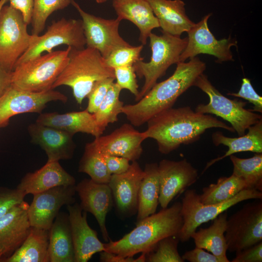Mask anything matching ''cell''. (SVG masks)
I'll use <instances>...</instances> for the list:
<instances>
[{"label":"cell","instance_id":"obj_1","mask_svg":"<svg viewBox=\"0 0 262 262\" xmlns=\"http://www.w3.org/2000/svg\"><path fill=\"white\" fill-rule=\"evenodd\" d=\"M143 131L146 139L157 144L159 151L168 154L181 145L197 141L207 130L221 128L234 132V129L209 114L194 111L189 106L170 108L151 118Z\"/></svg>","mask_w":262,"mask_h":262},{"label":"cell","instance_id":"obj_2","mask_svg":"<svg viewBox=\"0 0 262 262\" xmlns=\"http://www.w3.org/2000/svg\"><path fill=\"white\" fill-rule=\"evenodd\" d=\"M206 67V64L197 57L177 63L170 77L157 82L137 103L124 105L122 113L133 126L144 125L157 114L173 107L180 96L194 86Z\"/></svg>","mask_w":262,"mask_h":262},{"label":"cell","instance_id":"obj_3","mask_svg":"<svg viewBox=\"0 0 262 262\" xmlns=\"http://www.w3.org/2000/svg\"><path fill=\"white\" fill-rule=\"evenodd\" d=\"M183 224L181 203L176 202L137 222L135 228L119 240L104 243V249L125 257L147 254L162 239L177 236Z\"/></svg>","mask_w":262,"mask_h":262},{"label":"cell","instance_id":"obj_4","mask_svg":"<svg viewBox=\"0 0 262 262\" xmlns=\"http://www.w3.org/2000/svg\"><path fill=\"white\" fill-rule=\"evenodd\" d=\"M69 58L67 65L52 88L61 85L70 87L80 105L87 98L96 82L107 78H115L114 69L107 65L105 59L95 49L71 48Z\"/></svg>","mask_w":262,"mask_h":262},{"label":"cell","instance_id":"obj_5","mask_svg":"<svg viewBox=\"0 0 262 262\" xmlns=\"http://www.w3.org/2000/svg\"><path fill=\"white\" fill-rule=\"evenodd\" d=\"M71 47L40 55L16 66L12 72V85L40 92L52 89L55 82L69 61Z\"/></svg>","mask_w":262,"mask_h":262},{"label":"cell","instance_id":"obj_6","mask_svg":"<svg viewBox=\"0 0 262 262\" xmlns=\"http://www.w3.org/2000/svg\"><path fill=\"white\" fill-rule=\"evenodd\" d=\"M148 38L152 51L150 61L145 62L141 60L133 65L136 74L145 79L144 85L135 98L136 101L152 88L171 65L180 62V56L187 44V37L181 38L164 33L161 35L151 33Z\"/></svg>","mask_w":262,"mask_h":262},{"label":"cell","instance_id":"obj_7","mask_svg":"<svg viewBox=\"0 0 262 262\" xmlns=\"http://www.w3.org/2000/svg\"><path fill=\"white\" fill-rule=\"evenodd\" d=\"M194 86L206 93L209 102L199 104L196 112L215 115L229 122L238 136H242L252 125L262 119V115L246 109V102L237 99H231L222 95L203 73L196 79Z\"/></svg>","mask_w":262,"mask_h":262},{"label":"cell","instance_id":"obj_8","mask_svg":"<svg viewBox=\"0 0 262 262\" xmlns=\"http://www.w3.org/2000/svg\"><path fill=\"white\" fill-rule=\"evenodd\" d=\"M262 198V191L254 189L242 190L230 199L218 204H204L196 190L185 191L182 198L181 214L183 224L177 237L181 242H187L202 224L213 220L229 208L244 200Z\"/></svg>","mask_w":262,"mask_h":262},{"label":"cell","instance_id":"obj_9","mask_svg":"<svg viewBox=\"0 0 262 262\" xmlns=\"http://www.w3.org/2000/svg\"><path fill=\"white\" fill-rule=\"evenodd\" d=\"M21 13L10 5L0 13V65L12 72L16 62L30 46L33 37Z\"/></svg>","mask_w":262,"mask_h":262},{"label":"cell","instance_id":"obj_10","mask_svg":"<svg viewBox=\"0 0 262 262\" xmlns=\"http://www.w3.org/2000/svg\"><path fill=\"white\" fill-rule=\"evenodd\" d=\"M62 45L76 49L84 48L86 40L82 20L63 17L53 21L44 34L33 35L30 46L18 59L15 67L41 55L44 51L51 52L53 48Z\"/></svg>","mask_w":262,"mask_h":262},{"label":"cell","instance_id":"obj_11","mask_svg":"<svg viewBox=\"0 0 262 262\" xmlns=\"http://www.w3.org/2000/svg\"><path fill=\"white\" fill-rule=\"evenodd\" d=\"M227 250L237 253L262 241V200L246 204L227 218Z\"/></svg>","mask_w":262,"mask_h":262},{"label":"cell","instance_id":"obj_12","mask_svg":"<svg viewBox=\"0 0 262 262\" xmlns=\"http://www.w3.org/2000/svg\"><path fill=\"white\" fill-rule=\"evenodd\" d=\"M71 4L82 18L86 47L98 50L106 59L114 50L131 45L119 34V18L107 19L88 13L74 0Z\"/></svg>","mask_w":262,"mask_h":262},{"label":"cell","instance_id":"obj_13","mask_svg":"<svg viewBox=\"0 0 262 262\" xmlns=\"http://www.w3.org/2000/svg\"><path fill=\"white\" fill-rule=\"evenodd\" d=\"M56 101L66 103L67 97L53 89L35 92L19 89L11 85L0 98V128L6 126L10 118L16 115L41 114L48 103Z\"/></svg>","mask_w":262,"mask_h":262},{"label":"cell","instance_id":"obj_14","mask_svg":"<svg viewBox=\"0 0 262 262\" xmlns=\"http://www.w3.org/2000/svg\"><path fill=\"white\" fill-rule=\"evenodd\" d=\"M211 15V13L206 15L187 32V44L180 56V62H185L199 54L213 55L217 58L218 62L233 60L230 49L233 46H237V41L230 36L216 39L208 25Z\"/></svg>","mask_w":262,"mask_h":262},{"label":"cell","instance_id":"obj_15","mask_svg":"<svg viewBox=\"0 0 262 262\" xmlns=\"http://www.w3.org/2000/svg\"><path fill=\"white\" fill-rule=\"evenodd\" d=\"M75 186H58L33 195L28 209L31 226L49 230L61 208L75 202Z\"/></svg>","mask_w":262,"mask_h":262},{"label":"cell","instance_id":"obj_16","mask_svg":"<svg viewBox=\"0 0 262 262\" xmlns=\"http://www.w3.org/2000/svg\"><path fill=\"white\" fill-rule=\"evenodd\" d=\"M160 191L159 204L162 209L194 184L198 178L197 170L186 159L175 161L163 159L158 164Z\"/></svg>","mask_w":262,"mask_h":262},{"label":"cell","instance_id":"obj_17","mask_svg":"<svg viewBox=\"0 0 262 262\" xmlns=\"http://www.w3.org/2000/svg\"><path fill=\"white\" fill-rule=\"evenodd\" d=\"M144 176L137 161L131 162L126 172L112 175L108 184L116 212L121 217L128 218L137 213L139 189Z\"/></svg>","mask_w":262,"mask_h":262},{"label":"cell","instance_id":"obj_18","mask_svg":"<svg viewBox=\"0 0 262 262\" xmlns=\"http://www.w3.org/2000/svg\"><path fill=\"white\" fill-rule=\"evenodd\" d=\"M146 139L143 132L125 123L108 135L95 138L93 142L102 155L122 157L133 162L140 158Z\"/></svg>","mask_w":262,"mask_h":262},{"label":"cell","instance_id":"obj_19","mask_svg":"<svg viewBox=\"0 0 262 262\" xmlns=\"http://www.w3.org/2000/svg\"><path fill=\"white\" fill-rule=\"evenodd\" d=\"M83 211L92 214L96 219L103 239H110L106 226V218L114 206L112 191L108 184L99 183L91 179H84L75 186Z\"/></svg>","mask_w":262,"mask_h":262},{"label":"cell","instance_id":"obj_20","mask_svg":"<svg viewBox=\"0 0 262 262\" xmlns=\"http://www.w3.org/2000/svg\"><path fill=\"white\" fill-rule=\"evenodd\" d=\"M67 206L73 241L75 262H87L97 253L105 250L104 244L98 237L87 221V212L74 203Z\"/></svg>","mask_w":262,"mask_h":262},{"label":"cell","instance_id":"obj_21","mask_svg":"<svg viewBox=\"0 0 262 262\" xmlns=\"http://www.w3.org/2000/svg\"><path fill=\"white\" fill-rule=\"evenodd\" d=\"M26 201L15 205L0 218V262L10 257L28 236L31 226Z\"/></svg>","mask_w":262,"mask_h":262},{"label":"cell","instance_id":"obj_22","mask_svg":"<svg viewBox=\"0 0 262 262\" xmlns=\"http://www.w3.org/2000/svg\"><path fill=\"white\" fill-rule=\"evenodd\" d=\"M31 142L38 145L46 152L47 161L69 160L76 148L72 134L35 122L27 128Z\"/></svg>","mask_w":262,"mask_h":262},{"label":"cell","instance_id":"obj_23","mask_svg":"<svg viewBox=\"0 0 262 262\" xmlns=\"http://www.w3.org/2000/svg\"><path fill=\"white\" fill-rule=\"evenodd\" d=\"M75 182L59 161H47L40 169L26 174L16 188L26 195H34L58 186L74 185Z\"/></svg>","mask_w":262,"mask_h":262},{"label":"cell","instance_id":"obj_24","mask_svg":"<svg viewBox=\"0 0 262 262\" xmlns=\"http://www.w3.org/2000/svg\"><path fill=\"white\" fill-rule=\"evenodd\" d=\"M113 7L120 20L133 23L139 29V40L145 45L152 31L160 27L158 19L146 0H113Z\"/></svg>","mask_w":262,"mask_h":262},{"label":"cell","instance_id":"obj_25","mask_svg":"<svg viewBox=\"0 0 262 262\" xmlns=\"http://www.w3.org/2000/svg\"><path fill=\"white\" fill-rule=\"evenodd\" d=\"M36 122L66 131L73 135L82 132L97 138L101 136L104 131L98 125L93 114L86 110L65 114L41 113Z\"/></svg>","mask_w":262,"mask_h":262},{"label":"cell","instance_id":"obj_26","mask_svg":"<svg viewBox=\"0 0 262 262\" xmlns=\"http://www.w3.org/2000/svg\"><path fill=\"white\" fill-rule=\"evenodd\" d=\"M158 19L162 32L180 37L195 25L187 16L182 0H146Z\"/></svg>","mask_w":262,"mask_h":262},{"label":"cell","instance_id":"obj_27","mask_svg":"<svg viewBox=\"0 0 262 262\" xmlns=\"http://www.w3.org/2000/svg\"><path fill=\"white\" fill-rule=\"evenodd\" d=\"M49 262H75L68 214L59 213L49 229Z\"/></svg>","mask_w":262,"mask_h":262},{"label":"cell","instance_id":"obj_28","mask_svg":"<svg viewBox=\"0 0 262 262\" xmlns=\"http://www.w3.org/2000/svg\"><path fill=\"white\" fill-rule=\"evenodd\" d=\"M247 133L238 137H229L222 132L216 131L213 133L212 139L215 146L223 145L228 150L221 157L212 160L207 163L203 172L216 162L227 157L240 152L251 151L262 153V119L247 129Z\"/></svg>","mask_w":262,"mask_h":262},{"label":"cell","instance_id":"obj_29","mask_svg":"<svg viewBox=\"0 0 262 262\" xmlns=\"http://www.w3.org/2000/svg\"><path fill=\"white\" fill-rule=\"evenodd\" d=\"M228 214L226 211L220 213L207 228H201L191 235L196 247L204 249L212 254L229 262L226 255L227 246L225 237Z\"/></svg>","mask_w":262,"mask_h":262},{"label":"cell","instance_id":"obj_30","mask_svg":"<svg viewBox=\"0 0 262 262\" xmlns=\"http://www.w3.org/2000/svg\"><path fill=\"white\" fill-rule=\"evenodd\" d=\"M49 230L31 226L21 245L2 262H49Z\"/></svg>","mask_w":262,"mask_h":262},{"label":"cell","instance_id":"obj_31","mask_svg":"<svg viewBox=\"0 0 262 262\" xmlns=\"http://www.w3.org/2000/svg\"><path fill=\"white\" fill-rule=\"evenodd\" d=\"M138 192L137 222L156 213L160 191L158 164H147Z\"/></svg>","mask_w":262,"mask_h":262},{"label":"cell","instance_id":"obj_32","mask_svg":"<svg viewBox=\"0 0 262 262\" xmlns=\"http://www.w3.org/2000/svg\"><path fill=\"white\" fill-rule=\"evenodd\" d=\"M245 189H247L245 181L232 174L229 177H220L216 183L204 187L199 198L204 204L220 203L230 199Z\"/></svg>","mask_w":262,"mask_h":262},{"label":"cell","instance_id":"obj_33","mask_svg":"<svg viewBox=\"0 0 262 262\" xmlns=\"http://www.w3.org/2000/svg\"><path fill=\"white\" fill-rule=\"evenodd\" d=\"M233 164L232 174L242 178L247 189L262 191V153H256L249 158L229 156Z\"/></svg>","mask_w":262,"mask_h":262},{"label":"cell","instance_id":"obj_34","mask_svg":"<svg viewBox=\"0 0 262 262\" xmlns=\"http://www.w3.org/2000/svg\"><path fill=\"white\" fill-rule=\"evenodd\" d=\"M78 170L87 174L92 180L99 183L108 184L112 176L102 155L98 150L93 141L86 144Z\"/></svg>","mask_w":262,"mask_h":262},{"label":"cell","instance_id":"obj_35","mask_svg":"<svg viewBox=\"0 0 262 262\" xmlns=\"http://www.w3.org/2000/svg\"><path fill=\"white\" fill-rule=\"evenodd\" d=\"M122 89L116 82H113L97 111L93 114L98 125L105 131L109 124L118 120L122 113L124 103L119 99Z\"/></svg>","mask_w":262,"mask_h":262},{"label":"cell","instance_id":"obj_36","mask_svg":"<svg viewBox=\"0 0 262 262\" xmlns=\"http://www.w3.org/2000/svg\"><path fill=\"white\" fill-rule=\"evenodd\" d=\"M71 4V0H33L31 23L32 33L38 35L44 29L46 21L54 12Z\"/></svg>","mask_w":262,"mask_h":262},{"label":"cell","instance_id":"obj_37","mask_svg":"<svg viewBox=\"0 0 262 262\" xmlns=\"http://www.w3.org/2000/svg\"><path fill=\"white\" fill-rule=\"evenodd\" d=\"M179 242L177 236L162 239L152 250L146 254V262H184L178 250Z\"/></svg>","mask_w":262,"mask_h":262},{"label":"cell","instance_id":"obj_38","mask_svg":"<svg viewBox=\"0 0 262 262\" xmlns=\"http://www.w3.org/2000/svg\"><path fill=\"white\" fill-rule=\"evenodd\" d=\"M143 45L138 46L122 47L114 50L105 59L107 65L113 68L133 65L136 62L143 60L141 57V52Z\"/></svg>","mask_w":262,"mask_h":262},{"label":"cell","instance_id":"obj_39","mask_svg":"<svg viewBox=\"0 0 262 262\" xmlns=\"http://www.w3.org/2000/svg\"><path fill=\"white\" fill-rule=\"evenodd\" d=\"M114 78H107L96 82L87 98L88 99L86 110L91 114L95 113L105 98Z\"/></svg>","mask_w":262,"mask_h":262},{"label":"cell","instance_id":"obj_40","mask_svg":"<svg viewBox=\"0 0 262 262\" xmlns=\"http://www.w3.org/2000/svg\"><path fill=\"white\" fill-rule=\"evenodd\" d=\"M116 83L122 89L128 90L136 98L138 94L136 74L133 65H128L114 68Z\"/></svg>","mask_w":262,"mask_h":262},{"label":"cell","instance_id":"obj_41","mask_svg":"<svg viewBox=\"0 0 262 262\" xmlns=\"http://www.w3.org/2000/svg\"><path fill=\"white\" fill-rule=\"evenodd\" d=\"M227 95L248 101L253 105V109L250 110L252 112L262 113V97L255 91L249 79H242L240 89L237 93H228Z\"/></svg>","mask_w":262,"mask_h":262},{"label":"cell","instance_id":"obj_42","mask_svg":"<svg viewBox=\"0 0 262 262\" xmlns=\"http://www.w3.org/2000/svg\"><path fill=\"white\" fill-rule=\"evenodd\" d=\"M26 194L22 191L6 187H0V218L12 207L24 201Z\"/></svg>","mask_w":262,"mask_h":262},{"label":"cell","instance_id":"obj_43","mask_svg":"<svg viewBox=\"0 0 262 262\" xmlns=\"http://www.w3.org/2000/svg\"><path fill=\"white\" fill-rule=\"evenodd\" d=\"M232 262H262V242L236 253Z\"/></svg>","mask_w":262,"mask_h":262},{"label":"cell","instance_id":"obj_44","mask_svg":"<svg viewBox=\"0 0 262 262\" xmlns=\"http://www.w3.org/2000/svg\"><path fill=\"white\" fill-rule=\"evenodd\" d=\"M102 156L107 168L111 175L124 173L130 166V161L126 158L109 155Z\"/></svg>","mask_w":262,"mask_h":262},{"label":"cell","instance_id":"obj_45","mask_svg":"<svg viewBox=\"0 0 262 262\" xmlns=\"http://www.w3.org/2000/svg\"><path fill=\"white\" fill-rule=\"evenodd\" d=\"M181 257L184 261L190 262H225L223 259L197 247L186 251Z\"/></svg>","mask_w":262,"mask_h":262},{"label":"cell","instance_id":"obj_46","mask_svg":"<svg viewBox=\"0 0 262 262\" xmlns=\"http://www.w3.org/2000/svg\"><path fill=\"white\" fill-rule=\"evenodd\" d=\"M10 5L19 11L25 22L28 25L31 23L33 7V0H8Z\"/></svg>","mask_w":262,"mask_h":262},{"label":"cell","instance_id":"obj_47","mask_svg":"<svg viewBox=\"0 0 262 262\" xmlns=\"http://www.w3.org/2000/svg\"><path fill=\"white\" fill-rule=\"evenodd\" d=\"M99 260L102 262H145L146 254L142 253L137 258L133 257H123L113 253L103 250L99 252Z\"/></svg>","mask_w":262,"mask_h":262},{"label":"cell","instance_id":"obj_48","mask_svg":"<svg viewBox=\"0 0 262 262\" xmlns=\"http://www.w3.org/2000/svg\"><path fill=\"white\" fill-rule=\"evenodd\" d=\"M12 85V72L5 69L0 65V98Z\"/></svg>","mask_w":262,"mask_h":262},{"label":"cell","instance_id":"obj_49","mask_svg":"<svg viewBox=\"0 0 262 262\" xmlns=\"http://www.w3.org/2000/svg\"><path fill=\"white\" fill-rule=\"evenodd\" d=\"M8 1V0H0V13L2 7Z\"/></svg>","mask_w":262,"mask_h":262},{"label":"cell","instance_id":"obj_50","mask_svg":"<svg viewBox=\"0 0 262 262\" xmlns=\"http://www.w3.org/2000/svg\"><path fill=\"white\" fill-rule=\"evenodd\" d=\"M98 3H102L105 2L107 0H95Z\"/></svg>","mask_w":262,"mask_h":262},{"label":"cell","instance_id":"obj_51","mask_svg":"<svg viewBox=\"0 0 262 262\" xmlns=\"http://www.w3.org/2000/svg\"><path fill=\"white\" fill-rule=\"evenodd\" d=\"M1 259V254H0V262Z\"/></svg>","mask_w":262,"mask_h":262}]
</instances>
